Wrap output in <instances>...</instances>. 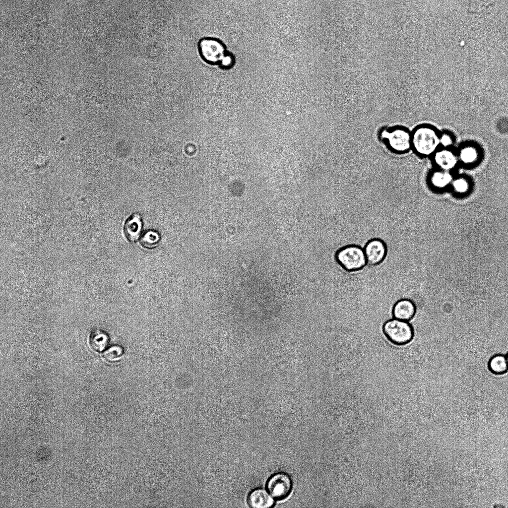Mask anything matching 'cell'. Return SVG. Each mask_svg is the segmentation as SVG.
Here are the masks:
<instances>
[{
	"instance_id": "obj_17",
	"label": "cell",
	"mask_w": 508,
	"mask_h": 508,
	"mask_svg": "<svg viewBox=\"0 0 508 508\" xmlns=\"http://www.w3.org/2000/svg\"><path fill=\"white\" fill-rule=\"evenodd\" d=\"M160 241L159 235L152 231L146 232L140 239L141 245L146 248H153L157 246Z\"/></svg>"
},
{
	"instance_id": "obj_19",
	"label": "cell",
	"mask_w": 508,
	"mask_h": 508,
	"mask_svg": "<svg viewBox=\"0 0 508 508\" xmlns=\"http://www.w3.org/2000/svg\"><path fill=\"white\" fill-rule=\"evenodd\" d=\"M440 147L452 148L454 143L453 135L449 131H444L440 133Z\"/></svg>"
},
{
	"instance_id": "obj_3",
	"label": "cell",
	"mask_w": 508,
	"mask_h": 508,
	"mask_svg": "<svg viewBox=\"0 0 508 508\" xmlns=\"http://www.w3.org/2000/svg\"><path fill=\"white\" fill-rule=\"evenodd\" d=\"M335 259L348 272L360 270L367 264L364 249L356 245H348L340 248L335 254Z\"/></svg>"
},
{
	"instance_id": "obj_8",
	"label": "cell",
	"mask_w": 508,
	"mask_h": 508,
	"mask_svg": "<svg viewBox=\"0 0 508 508\" xmlns=\"http://www.w3.org/2000/svg\"><path fill=\"white\" fill-rule=\"evenodd\" d=\"M437 169L451 172L459 163L456 151L452 148L440 147L432 156Z\"/></svg>"
},
{
	"instance_id": "obj_11",
	"label": "cell",
	"mask_w": 508,
	"mask_h": 508,
	"mask_svg": "<svg viewBox=\"0 0 508 508\" xmlns=\"http://www.w3.org/2000/svg\"><path fill=\"white\" fill-rule=\"evenodd\" d=\"M453 177L451 172L436 168L430 173L428 181L433 189L441 190L450 187Z\"/></svg>"
},
{
	"instance_id": "obj_12",
	"label": "cell",
	"mask_w": 508,
	"mask_h": 508,
	"mask_svg": "<svg viewBox=\"0 0 508 508\" xmlns=\"http://www.w3.org/2000/svg\"><path fill=\"white\" fill-rule=\"evenodd\" d=\"M416 311V306L412 301L402 299L394 305L392 313L395 318L408 321L414 317Z\"/></svg>"
},
{
	"instance_id": "obj_6",
	"label": "cell",
	"mask_w": 508,
	"mask_h": 508,
	"mask_svg": "<svg viewBox=\"0 0 508 508\" xmlns=\"http://www.w3.org/2000/svg\"><path fill=\"white\" fill-rule=\"evenodd\" d=\"M293 482L290 476L284 472L273 474L266 483L267 491L278 501L286 499L291 494Z\"/></svg>"
},
{
	"instance_id": "obj_5",
	"label": "cell",
	"mask_w": 508,
	"mask_h": 508,
	"mask_svg": "<svg viewBox=\"0 0 508 508\" xmlns=\"http://www.w3.org/2000/svg\"><path fill=\"white\" fill-rule=\"evenodd\" d=\"M198 51L202 60L212 65L218 64L226 52L221 41L210 37L201 38L198 41Z\"/></svg>"
},
{
	"instance_id": "obj_2",
	"label": "cell",
	"mask_w": 508,
	"mask_h": 508,
	"mask_svg": "<svg viewBox=\"0 0 508 508\" xmlns=\"http://www.w3.org/2000/svg\"><path fill=\"white\" fill-rule=\"evenodd\" d=\"M378 136L382 143L393 153L402 154L411 149V132L404 127L382 128L379 131Z\"/></svg>"
},
{
	"instance_id": "obj_9",
	"label": "cell",
	"mask_w": 508,
	"mask_h": 508,
	"mask_svg": "<svg viewBox=\"0 0 508 508\" xmlns=\"http://www.w3.org/2000/svg\"><path fill=\"white\" fill-rule=\"evenodd\" d=\"M459 163L466 166L476 165L482 157L481 150L476 144L466 143L461 145L456 151Z\"/></svg>"
},
{
	"instance_id": "obj_4",
	"label": "cell",
	"mask_w": 508,
	"mask_h": 508,
	"mask_svg": "<svg viewBox=\"0 0 508 508\" xmlns=\"http://www.w3.org/2000/svg\"><path fill=\"white\" fill-rule=\"evenodd\" d=\"M383 331L389 340L398 345L409 343L414 337V330L411 324L408 321L396 318L386 321L383 325Z\"/></svg>"
},
{
	"instance_id": "obj_22",
	"label": "cell",
	"mask_w": 508,
	"mask_h": 508,
	"mask_svg": "<svg viewBox=\"0 0 508 508\" xmlns=\"http://www.w3.org/2000/svg\"><path fill=\"white\" fill-rule=\"evenodd\" d=\"M506 358H507V362H508V353H507V354H506Z\"/></svg>"
},
{
	"instance_id": "obj_18",
	"label": "cell",
	"mask_w": 508,
	"mask_h": 508,
	"mask_svg": "<svg viewBox=\"0 0 508 508\" xmlns=\"http://www.w3.org/2000/svg\"><path fill=\"white\" fill-rule=\"evenodd\" d=\"M123 354L122 348L118 346H112L107 349L104 353V358L109 362H115L119 360Z\"/></svg>"
},
{
	"instance_id": "obj_21",
	"label": "cell",
	"mask_w": 508,
	"mask_h": 508,
	"mask_svg": "<svg viewBox=\"0 0 508 508\" xmlns=\"http://www.w3.org/2000/svg\"><path fill=\"white\" fill-rule=\"evenodd\" d=\"M234 57L230 53L226 52L218 64L222 68L228 69L234 65Z\"/></svg>"
},
{
	"instance_id": "obj_7",
	"label": "cell",
	"mask_w": 508,
	"mask_h": 508,
	"mask_svg": "<svg viewBox=\"0 0 508 508\" xmlns=\"http://www.w3.org/2000/svg\"><path fill=\"white\" fill-rule=\"evenodd\" d=\"M364 251L367 265L370 266L381 263L387 254L386 244L382 240L377 238L369 240L364 248Z\"/></svg>"
},
{
	"instance_id": "obj_14",
	"label": "cell",
	"mask_w": 508,
	"mask_h": 508,
	"mask_svg": "<svg viewBox=\"0 0 508 508\" xmlns=\"http://www.w3.org/2000/svg\"><path fill=\"white\" fill-rule=\"evenodd\" d=\"M489 371L496 375L505 374L508 371V364L506 356L497 354L491 357L488 363Z\"/></svg>"
},
{
	"instance_id": "obj_13",
	"label": "cell",
	"mask_w": 508,
	"mask_h": 508,
	"mask_svg": "<svg viewBox=\"0 0 508 508\" xmlns=\"http://www.w3.org/2000/svg\"><path fill=\"white\" fill-rule=\"evenodd\" d=\"M141 218L138 214H132L127 219L124 231L129 242H133L138 239L141 231Z\"/></svg>"
},
{
	"instance_id": "obj_15",
	"label": "cell",
	"mask_w": 508,
	"mask_h": 508,
	"mask_svg": "<svg viewBox=\"0 0 508 508\" xmlns=\"http://www.w3.org/2000/svg\"><path fill=\"white\" fill-rule=\"evenodd\" d=\"M472 186V182L468 177L459 176L453 177L450 188L454 193L462 195L468 193Z\"/></svg>"
},
{
	"instance_id": "obj_20",
	"label": "cell",
	"mask_w": 508,
	"mask_h": 508,
	"mask_svg": "<svg viewBox=\"0 0 508 508\" xmlns=\"http://www.w3.org/2000/svg\"><path fill=\"white\" fill-rule=\"evenodd\" d=\"M494 4L492 3L488 5L482 6L481 9L478 11L467 10V13L473 15H477L480 18L489 16L494 11Z\"/></svg>"
},
{
	"instance_id": "obj_10",
	"label": "cell",
	"mask_w": 508,
	"mask_h": 508,
	"mask_svg": "<svg viewBox=\"0 0 508 508\" xmlns=\"http://www.w3.org/2000/svg\"><path fill=\"white\" fill-rule=\"evenodd\" d=\"M247 502L253 508H268L274 506V498L269 493L261 488L252 490L248 494Z\"/></svg>"
},
{
	"instance_id": "obj_1",
	"label": "cell",
	"mask_w": 508,
	"mask_h": 508,
	"mask_svg": "<svg viewBox=\"0 0 508 508\" xmlns=\"http://www.w3.org/2000/svg\"><path fill=\"white\" fill-rule=\"evenodd\" d=\"M440 133L430 125L417 126L411 132V149L419 156L432 157L440 148Z\"/></svg>"
},
{
	"instance_id": "obj_16",
	"label": "cell",
	"mask_w": 508,
	"mask_h": 508,
	"mask_svg": "<svg viewBox=\"0 0 508 508\" xmlns=\"http://www.w3.org/2000/svg\"><path fill=\"white\" fill-rule=\"evenodd\" d=\"M89 342L92 348L97 352L104 349L108 343L106 334L100 329L92 330L89 338Z\"/></svg>"
}]
</instances>
